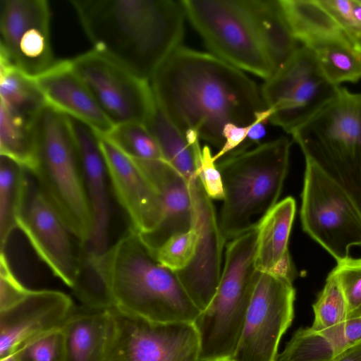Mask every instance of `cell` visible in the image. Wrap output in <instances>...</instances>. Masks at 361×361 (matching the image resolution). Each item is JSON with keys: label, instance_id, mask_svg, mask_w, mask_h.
Segmentation results:
<instances>
[{"label": "cell", "instance_id": "cell-1", "mask_svg": "<svg viewBox=\"0 0 361 361\" xmlns=\"http://www.w3.org/2000/svg\"><path fill=\"white\" fill-rule=\"evenodd\" d=\"M158 108L183 133L219 149L228 123L250 124L266 107L256 84L214 54L180 46L149 80Z\"/></svg>", "mask_w": 361, "mask_h": 361}, {"label": "cell", "instance_id": "cell-2", "mask_svg": "<svg viewBox=\"0 0 361 361\" xmlns=\"http://www.w3.org/2000/svg\"><path fill=\"white\" fill-rule=\"evenodd\" d=\"M94 51L138 77L151 78L180 47L181 1L71 0Z\"/></svg>", "mask_w": 361, "mask_h": 361}, {"label": "cell", "instance_id": "cell-3", "mask_svg": "<svg viewBox=\"0 0 361 361\" xmlns=\"http://www.w3.org/2000/svg\"><path fill=\"white\" fill-rule=\"evenodd\" d=\"M114 307L156 322H194L201 311L176 273L161 265L131 228L100 261Z\"/></svg>", "mask_w": 361, "mask_h": 361}, {"label": "cell", "instance_id": "cell-4", "mask_svg": "<svg viewBox=\"0 0 361 361\" xmlns=\"http://www.w3.org/2000/svg\"><path fill=\"white\" fill-rule=\"evenodd\" d=\"M286 136L235 151L216 162L224 197L219 224L225 241L255 228L278 202L289 167Z\"/></svg>", "mask_w": 361, "mask_h": 361}, {"label": "cell", "instance_id": "cell-5", "mask_svg": "<svg viewBox=\"0 0 361 361\" xmlns=\"http://www.w3.org/2000/svg\"><path fill=\"white\" fill-rule=\"evenodd\" d=\"M36 134L35 163L27 170L82 247L91 231L92 214L68 116L46 104Z\"/></svg>", "mask_w": 361, "mask_h": 361}, {"label": "cell", "instance_id": "cell-6", "mask_svg": "<svg viewBox=\"0 0 361 361\" xmlns=\"http://www.w3.org/2000/svg\"><path fill=\"white\" fill-rule=\"evenodd\" d=\"M257 226L229 241L219 285L193 322L200 361H231L250 307L257 270Z\"/></svg>", "mask_w": 361, "mask_h": 361}, {"label": "cell", "instance_id": "cell-7", "mask_svg": "<svg viewBox=\"0 0 361 361\" xmlns=\"http://www.w3.org/2000/svg\"><path fill=\"white\" fill-rule=\"evenodd\" d=\"M305 157L336 176L361 201V94L337 95L290 133Z\"/></svg>", "mask_w": 361, "mask_h": 361}, {"label": "cell", "instance_id": "cell-8", "mask_svg": "<svg viewBox=\"0 0 361 361\" xmlns=\"http://www.w3.org/2000/svg\"><path fill=\"white\" fill-rule=\"evenodd\" d=\"M300 220L303 231L337 263L361 247V201L334 173L305 157Z\"/></svg>", "mask_w": 361, "mask_h": 361}, {"label": "cell", "instance_id": "cell-9", "mask_svg": "<svg viewBox=\"0 0 361 361\" xmlns=\"http://www.w3.org/2000/svg\"><path fill=\"white\" fill-rule=\"evenodd\" d=\"M186 16L214 55L265 80L275 71L243 1L182 0Z\"/></svg>", "mask_w": 361, "mask_h": 361}, {"label": "cell", "instance_id": "cell-10", "mask_svg": "<svg viewBox=\"0 0 361 361\" xmlns=\"http://www.w3.org/2000/svg\"><path fill=\"white\" fill-rule=\"evenodd\" d=\"M340 88L324 75L312 51L301 45L266 80L261 95L272 110L269 121L290 134L329 103Z\"/></svg>", "mask_w": 361, "mask_h": 361}, {"label": "cell", "instance_id": "cell-11", "mask_svg": "<svg viewBox=\"0 0 361 361\" xmlns=\"http://www.w3.org/2000/svg\"><path fill=\"white\" fill-rule=\"evenodd\" d=\"M112 331L104 361H200L193 322H156L114 307Z\"/></svg>", "mask_w": 361, "mask_h": 361}, {"label": "cell", "instance_id": "cell-12", "mask_svg": "<svg viewBox=\"0 0 361 361\" xmlns=\"http://www.w3.org/2000/svg\"><path fill=\"white\" fill-rule=\"evenodd\" d=\"M71 61L114 126L137 122L148 126L157 107L149 81L94 49L77 56Z\"/></svg>", "mask_w": 361, "mask_h": 361}, {"label": "cell", "instance_id": "cell-13", "mask_svg": "<svg viewBox=\"0 0 361 361\" xmlns=\"http://www.w3.org/2000/svg\"><path fill=\"white\" fill-rule=\"evenodd\" d=\"M293 281L257 271L240 338L231 361H276L281 339L294 318Z\"/></svg>", "mask_w": 361, "mask_h": 361}, {"label": "cell", "instance_id": "cell-14", "mask_svg": "<svg viewBox=\"0 0 361 361\" xmlns=\"http://www.w3.org/2000/svg\"><path fill=\"white\" fill-rule=\"evenodd\" d=\"M18 228L53 274L72 288L81 269V247L74 245V236L28 170Z\"/></svg>", "mask_w": 361, "mask_h": 361}, {"label": "cell", "instance_id": "cell-15", "mask_svg": "<svg viewBox=\"0 0 361 361\" xmlns=\"http://www.w3.org/2000/svg\"><path fill=\"white\" fill-rule=\"evenodd\" d=\"M47 0H1L0 58L35 78L54 62Z\"/></svg>", "mask_w": 361, "mask_h": 361}, {"label": "cell", "instance_id": "cell-16", "mask_svg": "<svg viewBox=\"0 0 361 361\" xmlns=\"http://www.w3.org/2000/svg\"><path fill=\"white\" fill-rule=\"evenodd\" d=\"M188 183L192 201V228L197 234V245L191 263L176 274L202 312L209 305L219 285L226 241L212 199L206 193L200 177Z\"/></svg>", "mask_w": 361, "mask_h": 361}, {"label": "cell", "instance_id": "cell-17", "mask_svg": "<svg viewBox=\"0 0 361 361\" xmlns=\"http://www.w3.org/2000/svg\"><path fill=\"white\" fill-rule=\"evenodd\" d=\"M68 117L92 214L90 235L81 247L82 259L97 265L111 247L109 231L112 210L106 166L98 133L82 121Z\"/></svg>", "mask_w": 361, "mask_h": 361}, {"label": "cell", "instance_id": "cell-18", "mask_svg": "<svg viewBox=\"0 0 361 361\" xmlns=\"http://www.w3.org/2000/svg\"><path fill=\"white\" fill-rule=\"evenodd\" d=\"M75 307L63 292L31 290L18 302L0 311V360L36 337L62 328Z\"/></svg>", "mask_w": 361, "mask_h": 361}, {"label": "cell", "instance_id": "cell-19", "mask_svg": "<svg viewBox=\"0 0 361 361\" xmlns=\"http://www.w3.org/2000/svg\"><path fill=\"white\" fill-rule=\"evenodd\" d=\"M99 135L109 181L129 219L130 228L139 235L152 232L162 219L161 204L157 192L131 157Z\"/></svg>", "mask_w": 361, "mask_h": 361}, {"label": "cell", "instance_id": "cell-20", "mask_svg": "<svg viewBox=\"0 0 361 361\" xmlns=\"http://www.w3.org/2000/svg\"><path fill=\"white\" fill-rule=\"evenodd\" d=\"M157 192L162 219L152 232L139 235L153 255L171 236L192 228V201L187 180L164 159L132 158Z\"/></svg>", "mask_w": 361, "mask_h": 361}, {"label": "cell", "instance_id": "cell-21", "mask_svg": "<svg viewBox=\"0 0 361 361\" xmlns=\"http://www.w3.org/2000/svg\"><path fill=\"white\" fill-rule=\"evenodd\" d=\"M34 79L47 105L82 121L101 135L113 128L114 125L75 72L71 59L56 60Z\"/></svg>", "mask_w": 361, "mask_h": 361}, {"label": "cell", "instance_id": "cell-22", "mask_svg": "<svg viewBox=\"0 0 361 361\" xmlns=\"http://www.w3.org/2000/svg\"><path fill=\"white\" fill-rule=\"evenodd\" d=\"M112 324L111 309L75 307L61 328L66 361H104Z\"/></svg>", "mask_w": 361, "mask_h": 361}, {"label": "cell", "instance_id": "cell-23", "mask_svg": "<svg viewBox=\"0 0 361 361\" xmlns=\"http://www.w3.org/2000/svg\"><path fill=\"white\" fill-rule=\"evenodd\" d=\"M361 343V317L321 331L300 327L292 335L277 361H331L345 349Z\"/></svg>", "mask_w": 361, "mask_h": 361}, {"label": "cell", "instance_id": "cell-24", "mask_svg": "<svg viewBox=\"0 0 361 361\" xmlns=\"http://www.w3.org/2000/svg\"><path fill=\"white\" fill-rule=\"evenodd\" d=\"M243 4L275 71H277L301 46L291 33L279 0H245Z\"/></svg>", "mask_w": 361, "mask_h": 361}, {"label": "cell", "instance_id": "cell-25", "mask_svg": "<svg viewBox=\"0 0 361 361\" xmlns=\"http://www.w3.org/2000/svg\"><path fill=\"white\" fill-rule=\"evenodd\" d=\"M147 127L165 161L187 181L199 177L197 166L202 158V149L199 135L195 130H188L183 133L158 106Z\"/></svg>", "mask_w": 361, "mask_h": 361}, {"label": "cell", "instance_id": "cell-26", "mask_svg": "<svg viewBox=\"0 0 361 361\" xmlns=\"http://www.w3.org/2000/svg\"><path fill=\"white\" fill-rule=\"evenodd\" d=\"M296 211L295 200L287 197L277 202L257 225L255 267L269 273L288 254V240Z\"/></svg>", "mask_w": 361, "mask_h": 361}, {"label": "cell", "instance_id": "cell-27", "mask_svg": "<svg viewBox=\"0 0 361 361\" xmlns=\"http://www.w3.org/2000/svg\"><path fill=\"white\" fill-rule=\"evenodd\" d=\"M295 39L310 47L324 41L345 37L338 24L318 0H279Z\"/></svg>", "mask_w": 361, "mask_h": 361}, {"label": "cell", "instance_id": "cell-28", "mask_svg": "<svg viewBox=\"0 0 361 361\" xmlns=\"http://www.w3.org/2000/svg\"><path fill=\"white\" fill-rule=\"evenodd\" d=\"M39 115L16 112L0 105V155L15 160L28 170L33 168L36 159Z\"/></svg>", "mask_w": 361, "mask_h": 361}, {"label": "cell", "instance_id": "cell-29", "mask_svg": "<svg viewBox=\"0 0 361 361\" xmlns=\"http://www.w3.org/2000/svg\"><path fill=\"white\" fill-rule=\"evenodd\" d=\"M27 176V169L15 160L0 155V247L4 251L18 228Z\"/></svg>", "mask_w": 361, "mask_h": 361}, {"label": "cell", "instance_id": "cell-30", "mask_svg": "<svg viewBox=\"0 0 361 361\" xmlns=\"http://www.w3.org/2000/svg\"><path fill=\"white\" fill-rule=\"evenodd\" d=\"M326 78L340 86L343 82H357L361 79V54L346 37L332 39L310 47Z\"/></svg>", "mask_w": 361, "mask_h": 361}, {"label": "cell", "instance_id": "cell-31", "mask_svg": "<svg viewBox=\"0 0 361 361\" xmlns=\"http://www.w3.org/2000/svg\"><path fill=\"white\" fill-rule=\"evenodd\" d=\"M0 105L11 110L37 116L46 105L35 79L0 58Z\"/></svg>", "mask_w": 361, "mask_h": 361}, {"label": "cell", "instance_id": "cell-32", "mask_svg": "<svg viewBox=\"0 0 361 361\" xmlns=\"http://www.w3.org/2000/svg\"><path fill=\"white\" fill-rule=\"evenodd\" d=\"M101 136L131 158L164 159L156 139L148 127L142 123L128 122L118 124Z\"/></svg>", "mask_w": 361, "mask_h": 361}, {"label": "cell", "instance_id": "cell-33", "mask_svg": "<svg viewBox=\"0 0 361 361\" xmlns=\"http://www.w3.org/2000/svg\"><path fill=\"white\" fill-rule=\"evenodd\" d=\"M312 309L314 320L310 327L312 331H324L347 321L348 307L344 293L337 279L330 273Z\"/></svg>", "mask_w": 361, "mask_h": 361}, {"label": "cell", "instance_id": "cell-34", "mask_svg": "<svg viewBox=\"0 0 361 361\" xmlns=\"http://www.w3.org/2000/svg\"><path fill=\"white\" fill-rule=\"evenodd\" d=\"M197 245V234L192 228L169 238L152 255L161 265L176 273L191 263Z\"/></svg>", "mask_w": 361, "mask_h": 361}, {"label": "cell", "instance_id": "cell-35", "mask_svg": "<svg viewBox=\"0 0 361 361\" xmlns=\"http://www.w3.org/2000/svg\"><path fill=\"white\" fill-rule=\"evenodd\" d=\"M13 356L15 361H66L62 329L36 337L17 350Z\"/></svg>", "mask_w": 361, "mask_h": 361}, {"label": "cell", "instance_id": "cell-36", "mask_svg": "<svg viewBox=\"0 0 361 361\" xmlns=\"http://www.w3.org/2000/svg\"><path fill=\"white\" fill-rule=\"evenodd\" d=\"M338 24L352 46L361 54L360 0H318Z\"/></svg>", "mask_w": 361, "mask_h": 361}, {"label": "cell", "instance_id": "cell-37", "mask_svg": "<svg viewBox=\"0 0 361 361\" xmlns=\"http://www.w3.org/2000/svg\"><path fill=\"white\" fill-rule=\"evenodd\" d=\"M330 274L337 279L344 293L347 320L361 317V264L349 257L337 263Z\"/></svg>", "mask_w": 361, "mask_h": 361}, {"label": "cell", "instance_id": "cell-38", "mask_svg": "<svg viewBox=\"0 0 361 361\" xmlns=\"http://www.w3.org/2000/svg\"><path fill=\"white\" fill-rule=\"evenodd\" d=\"M31 290L25 288L12 272L5 251L0 255V311L24 298Z\"/></svg>", "mask_w": 361, "mask_h": 361}, {"label": "cell", "instance_id": "cell-39", "mask_svg": "<svg viewBox=\"0 0 361 361\" xmlns=\"http://www.w3.org/2000/svg\"><path fill=\"white\" fill-rule=\"evenodd\" d=\"M197 169L202 185L207 195L211 199L223 200L224 189L222 178L207 145L202 149V158Z\"/></svg>", "mask_w": 361, "mask_h": 361}, {"label": "cell", "instance_id": "cell-40", "mask_svg": "<svg viewBox=\"0 0 361 361\" xmlns=\"http://www.w3.org/2000/svg\"><path fill=\"white\" fill-rule=\"evenodd\" d=\"M271 115L272 110L270 108H265L256 113L255 120L251 123V126L247 133V147L252 144H259L266 136V124L269 121Z\"/></svg>", "mask_w": 361, "mask_h": 361}, {"label": "cell", "instance_id": "cell-41", "mask_svg": "<svg viewBox=\"0 0 361 361\" xmlns=\"http://www.w3.org/2000/svg\"><path fill=\"white\" fill-rule=\"evenodd\" d=\"M331 361H361V343L345 349Z\"/></svg>", "mask_w": 361, "mask_h": 361}, {"label": "cell", "instance_id": "cell-42", "mask_svg": "<svg viewBox=\"0 0 361 361\" xmlns=\"http://www.w3.org/2000/svg\"><path fill=\"white\" fill-rule=\"evenodd\" d=\"M0 361H15L13 354L5 358L1 359Z\"/></svg>", "mask_w": 361, "mask_h": 361}, {"label": "cell", "instance_id": "cell-43", "mask_svg": "<svg viewBox=\"0 0 361 361\" xmlns=\"http://www.w3.org/2000/svg\"><path fill=\"white\" fill-rule=\"evenodd\" d=\"M353 260L355 263H357V264H361V258H358V259H353Z\"/></svg>", "mask_w": 361, "mask_h": 361}, {"label": "cell", "instance_id": "cell-44", "mask_svg": "<svg viewBox=\"0 0 361 361\" xmlns=\"http://www.w3.org/2000/svg\"><path fill=\"white\" fill-rule=\"evenodd\" d=\"M360 2H361V0H360Z\"/></svg>", "mask_w": 361, "mask_h": 361}]
</instances>
